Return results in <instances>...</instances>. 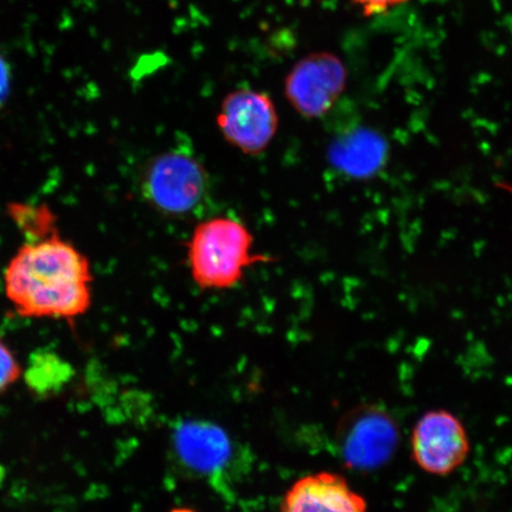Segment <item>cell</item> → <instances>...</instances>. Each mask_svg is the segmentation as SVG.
Here are the masks:
<instances>
[{
    "mask_svg": "<svg viewBox=\"0 0 512 512\" xmlns=\"http://www.w3.org/2000/svg\"><path fill=\"white\" fill-rule=\"evenodd\" d=\"M171 454L187 475L223 484L238 466V444L219 425L207 420L179 421L171 434Z\"/></svg>",
    "mask_w": 512,
    "mask_h": 512,
    "instance_id": "obj_4",
    "label": "cell"
},
{
    "mask_svg": "<svg viewBox=\"0 0 512 512\" xmlns=\"http://www.w3.org/2000/svg\"><path fill=\"white\" fill-rule=\"evenodd\" d=\"M23 368L19 364L14 351H12L0 335V394L10 389L21 379Z\"/></svg>",
    "mask_w": 512,
    "mask_h": 512,
    "instance_id": "obj_12",
    "label": "cell"
},
{
    "mask_svg": "<svg viewBox=\"0 0 512 512\" xmlns=\"http://www.w3.org/2000/svg\"><path fill=\"white\" fill-rule=\"evenodd\" d=\"M11 67L8 60L0 54V112L4 110L6 102L9 100L11 91Z\"/></svg>",
    "mask_w": 512,
    "mask_h": 512,
    "instance_id": "obj_13",
    "label": "cell"
},
{
    "mask_svg": "<svg viewBox=\"0 0 512 512\" xmlns=\"http://www.w3.org/2000/svg\"><path fill=\"white\" fill-rule=\"evenodd\" d=\"M354 2L361 6L364 14L371 16L395 8L406 3L407 0H354Z\"/></svg>",
    "mask_w": 512,
    "mask_h": 512,
    "instance_id": "obj_14",
    "label": "cell"
},
{
    "mask_svg": "<svg viewBox=\"0 0 512 512\" xmlns=\"http://www.w3.org/2000/svg\"><path fill=\"white\" fill-rule=\"evenodd\" d=\"M10 215L28 236V240L46 238L57 232L55 216L47 207L11 204Z\"/></svg>",
    "mask_w": 512,
    "mask_h": 512,
    "instance_id": "obj_11",
    "label": "cell"
},
{
    "mask_svg": "<svg viewBox=\"0 0 512 512\" xmlns=\"http://www.w3.org/2000/svg\"><path fill=\"white\" fill-rule=\"evenodd\" d=\"M254 238L238 220L217 216L197 224L188 243L194 283L207 291H226L241 283L247 270L267 256L254 253Z\"/></svg>",
    "mask_w": 512,
    "mask_h": 512,
    "instance_id": "obj_2",
    "label": "cell"
},
{
    "mask_svg": "<svg viewBox=\"0 0 512 512\" xmlns=\"http://www.w3.org/2000/svg\"><path fill=\"white\" fill-rule=\"evenodd\" d=\"M347 85V69L338 56L313 53L294 64L285 80V95L304 118L317 119L331 111Z\"/></svg>",
    "mask_w": 512,
    "mask_h": 512,
    "instance_id": "obj_6",
    "label": "cell"
},
{
    "mask_svg": "<svg viewBox=\"0 0 512 512\" xmlns=\"http://www.w3.org/2000/svg\"><path fill=\"white\" fill-rule=\"evenodd\" d=\"M144 200L164 215L181 217L200 208L209 190L207 170L188 152L159 153L140 177Z\"/></svg>",
    "mask_w": 512,
    "mask_h": 512,
    "instance_id": "obj_3",
    "label": "cell"
},
{
    "mask_svg": "<svg viewBox=\"0 0 512 512\" xmlns=\"http://www.w3.org/2000/svg\"><path fill=\"white\" fill-rule=\"evenodd\" d=\"M394 439L395 433L389 421L380 418V416H373V418L364 421L363 424L360 422L356 425L355 434L352 435L354 441H347V446H345V453H347L345 457L351 464L357 453L361 452L362 456L358 459L357 464L382 462L392 450L390 441Z\"/></svg>",
    "mask_w": 512,
    "mask_h": 512,
    "instance_id": "obj_10",
    "label": "cell"
},
{
    "mask_svg": "<svg viewBox=\"0 0 512 512\" xmlns=\"http://www.w3.org/2000/svg\"><path fill=\"white\" fill-rule=\"evenodd\" d=\"M387 153V144L379 133L360 127L339 134L330 146L329 157L343 174L368 178L382 169Z\"/></svg>",
    "mask_w": 512,
    "mask_h": 512,
    "instance_id": "obj_9",
    "label": "cell"
},
{
    "mask_svg": "<svg viewBox=\"0 0 512 512\" xmlns=\"http://www.w3.org/2000/svg\"><path fill=\"white\" fill-rule=\"evenodd\" d=\"M91 262L59 233L28 240L4 273V291L18 316L73 320L93 303Z\"/></svg>",
    "mask_w": 512,
    "mask_h": 512,
    "instance_id": "obj_1",
    "label": "cell"
},
{
    "mask_svg": "<svg viewBox=\"0 0 512 512\" xmlns=\"http://www.w3.org/2000/svg\"><path fill=\"white\" fill-rule=\"evenodd\" d=\"M469 435L456 415L438 409L422 415L412 433V457L430 475L447 476L466 462Z\"/></svg>",
    "mask_w": 512,
    "mask_h": 512,
    "instance_id": "obj_7",
    "label": "cell"
},
{
    "mask_svg": "<svg viewBox=\"0 0 512 512\" xmlns=\"http://www.w3.org/2000/svg\"><path fill=\"white\" fill-rule=\"evenodd\" d=\"M280 512H368L366 499L335 472L299 478L286 491Z\"/></svg>",
    "mask_w": 512,
    "mask_h": 512,
    "instance_id": "obj_8",
    "label": "cell"
},
{
    "mask_svg": "<svg viewBox=\"0 0 512 512\" xmlns=\"http://www.w3.org/2000/svg\"><path fill=\"white\" fill-rule=\"evenodd\" d=\"M216 123L227 143L245 155L256 156L273 142L279 117L266 93L240 88L223 99Z\"/></svg>",
    "mask_w": 512,
    "mask_h": 512,
    "instance_id": "obj_5",
    "label": "cell"
}]
</instances>
